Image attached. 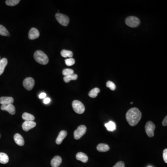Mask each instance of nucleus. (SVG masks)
I'll return each mask as SVG.
<instances>
[{
  "label": "nucleus",
  "instance_id": "nucleus-9",
  "mask_svg": "<svg viewBox=\"0 0 167 167\" xmlns=\"http://www.w3.org/2000/svg\"><path fill=\"white\" fill-rule=\"evenodd\" d=\"M40 36V33L37 29L33 28L30 29L28 33V38L30 40L37 39Z\"/></svg>",
  "mask_w": 167,
  "mask_h": 167
},
{
  "label": "nucleus",
  "instance_id": "nucleus-22",
  "mask_svg": "<svg viewBox=\"0 0 167 167\" xmlns=\"http://www.w3.org/2000/svg\"><path fill=\"white\" fill-rule=\"evenodd\" d=\"M100 92V90L99 88H94L89 92V96L92 98H95L97 96V94L99 93Z\"/></svg>",
  "mask_w": 167,
  "mask_h": 167
},
{
  "label": "nucleus",
  "instance_id": "nucleus-12",
  "mask_svg": "<svg viewBox=\"0 0 167 167\" xmlns=\"http://www.w3.org/2000/svg\"><path fill=\"white\" fill-rule=\"evenodd\" d=\"M14 101L13 98L10 97H0V104L2 105L12 104Z\"/></svg>",
  "mask_w": 167,
  "mask_h": 167
},
{
  "label": "nucleus",
  "instance_id": "nucleus-26",
  "mask_svg": "<svg viewBox=\"0 0 167 167\" xmlns=\"http://www.w3.org/2000/svg\"><path fill=\"white\" fill-rule=\"evenodd\" d=\"M20 2V0H7L6 1V4L9 6H14Z\"/></svg>",
  "mask_w": 167,
  "mask_h": 167
},
{
  "label": "nucleus",
  "instance_id": "nucleus-36",
  "mask_svg": "<svg viewBox=\"0 0 167 167\" xmlns=\"http://www.w3.org/2000/svg\"><path fill=\"white\" fill-rule=\"evenodd\" d=\"M1 57H0V61H1Z\"/></svg>",
  "mask_w": 167,
  "mask_h": 167
},
{
  "label": "nucleus",
  "instance_id": "nucleus-38",
  "mask_svg": "<svg viewBox=\"0 0 167 167\" xmlns=\"http://www.w3.org/2000/svg\"><path fill=\"white\" fill-rule=\"evenodd\" d=\"M0 137H1V135H0Z\"/></svg>",
  "mask_w": 167,
  "mask_h": 167
},
{
  "label": "nucleus",
  "instance_id": "nucleus-31",
  "mask_svg": "<svg viewBox=\"0 0 167 167\" xmlns=\"http://www.w3.org/2000/svg\"><path fill=\"white\" fill-rule=\"evenodd\" d=\"M163 158L165 163H167V149H165L163 151Z\"/></svg>",
  "mask_w": 167,
  "mask_h": 167
},
{
  "label": "nucleus",
  "instance_id": "nucleus-10",
  "mask_svg": "<svg viewBox=\"0 0 167 167\" xmlns=\"http://www.w3.org/2000/svg\"><path fill=\"white\" fill-rule=\"evenodd\" d=\"M36 124L34 121H25L22 125V129L25 131H28L36 127Z\"/></svg>",
  "mask_w": 167,
  "mask_h": 167
},
{
  "label": "nucleus",
  "instance_id": "nucleus-21",
  "mask_svg": "<svg viewBox=\"0 0 167 167\" xmlns=\"http://www.w3.org/2000/svg\"><path fill=\"white\" fill-rule=\"evenodd\" d=\"M9 161V158L7 154L4 153H0V163L6 164Z\"/></svg>",
  "mask_w": 167,
  "mask_h": 167
},
{
  "label": "nucleus",
  "instance_id": "nucleus-32",
  "mask_svg": "<svg viewBox=\"0 0 167 167\" xmlns=\"http://www.w3.org/2000/svg\"><path fill=\"white\" fill-rule=\"evenodd\" d=\"M46 96H47V94H45L44 92H42V93H41L39 95V97L40 99H43L45 98Z\"/></svg>",
  "mask_w": 167,
  "mask_h": 167
},
{
  "label": "nucleus",
  "instance_id": "nucleus-13",
  "mask_svg": "<svg viewBox=\"0 0 167 167\" xmlns=\"http://www.w3.org/2000/svg\"><path fill=\"white\" fill-rule=\"evenodd\" d=\"M62 163V158L58 156H54L51 160V166L52 167H59Z\"/></svg>",
  "mask_w": 167,
  "mask_h": 167
},
{
  "label": "nucleus",
  "instance_id": "nucleus-7",
  "mask_svg": "<svg viewBox=\"0 0 167 167\" xmlns=\"http://www.w3.org/2000/svg\"><path fill=\"white\" fill-rule=\"evenodd\" d=\"M86 127L84 125H80L78 127L77 129H76L74 132V137L76 140H78L80 139L83 135L86 133Z\"/></svg>",
  "mask_w": 167,
  "mask_h": 167
},
{
  "label": "nucleus",
  "instance_id": "nucleus-35",
  "mask_svg": "<svg viewBox=\"0 0 167 167\" xmlns=\"http://www.w3.org/2000/svg\"><path fill=\"white\" fill-rule=\"evenodd\" d=\"M131 104H133V102H131Z\"/></svg>",
  "mask_w": 167,
  "mask_h": 167
},
{
  "label": "nucleus",
  "instance_id": "nucleus-15",
  "mask_svg": "<svg viewBox=\"0 0 167 167\" xmlns=\"http://www.w3.org/2000/svg\"><path fill=\"white\" fill-rule=\"evenodd\" d=\"M67 132L65 131H61L59 133L56 140V143L58 145H60L62 143L64 139L67 136Z\"/></svg>",
  "mask_w": 167,
  "mask_h": 167
},
{
  "label": "nucleus",
  "instance_id": "nucleus-27",
  "mask_svg": "<svg viewBox=\"0 0 167 167\" xmlns=\"http://www.w3.org/2000/svg\"><path fill=\"white\" fill-rule=\"evenodd\" d=\"M62 74L64 76L70 75H72V74H74V71L72 69H65L62 71Z\"/></svg>",
  "mask_w": 167,
  "mask_h": 167
},
{
  "label": "nucleus",
  "instance_id": "nucleus-33",
  "mask_svg": "<svg viewBox=\"0 0 167 167\" xmlns=\"http://www.w3.org/2000/svg\"><path fill=\"white\" fill-rule=\"evenodd\" d=\"M50 101H51L50 99H49L48 97H46V98H45L44 101H43V102L45 104H48V103H50Z\"/></svg>",
  "mask_w": 167,
  "mask_h": 167
},
{
  "label": "nucleus",
  "instance_id": "nucleus-23",
  "mask_svg": "<svg viewBox=\"0 0 167 167\" xmlns=\"http://www.w3.org/2000/svg\"><path fill=\"white\" fill-rule=\"evenodd\" d=\"M77 79V75L76 74H73L70 75L64 76V81L65 83H69L71 80H76Z\"/></svg>",
  "mask_w": 167,
  "mask_h": 167
},
{
  "label": "nucleus",
  "instance_id": "nucleus-5",
  "mask_svg": "<svg viewBox=\"0 0 167 167\" xmlns=\"http://www.w3.org/2000/svg\"><path fill=\"white\" fill-rule=\"evenodd\" d=\"M55 18L59 23L63 26L66 27L69 23V18L68 16L60 13H57L55 14Z\"/></svg>",
  "mask_w": 167,
  "mask_h": 167
},
{
  "label": "nucleus",
  "instance_id": "nucleus-2",
  "mask_svg": "<svg viewBox=\"0 0 167 167\" xmlns=\"http://www.w3.org/2000/svg\"><path fill=\"white\" fill-rule=\"evenodd\" d=\"M34 59L40 64L45 65L48 63V56L41 50H37L34 53Z\"/></svg>",
  "mask_w": 167,
  "mask_h": 167
},
{
  "label": "nucleus",
  "instance_id": "nucleus-6",
  "mask_svg": "<svg viewBox=\"0 0 167 167\" xmlns=\"http://www.w3.org/2000/svg\"><path fill=\"white\" fill-rule=\"evenodd\" d=\"M155 124L151 121H148L147 122L145 126V131L148 136L149 137H152L154 136V131H155Z\"/></svg>",
  "mask_w": 167,
  "mask_h": 167
},
{
  "label": "nucleus",
  "instance_id": "nucleus-18",
  "mask_svg": "<svg viewBox=\"0 0 167 167\" xmlns=\"http://www.w3.org/2000/svg\"><path fill=\"white\" fill-rule=\"evenodd\" d=\"M8 64V60L5 58L1 59L0 61V75L4 73L5 68Z\"/></svg>",
  "mask_w": 167,
  "mask_h": 167
},
{
  "label": "nucleus",
  "instance_id": "nucleus-30",
  "mask_svg": "<svg viewBox=\"0 0 167 167\" xmlns=\"http://www.w3.org/2000/svg\"><path fill=\"white\" fill-rule=\"evenodd\" d=\"M113 167H125V164L122 161L117 162Z\"/></svg>",
  "mask_w": 167,
  "mask_h": 167
},
{
  "label": "nucleus",
  "instance_id": "nucleus-1",
  "mask_svg": "<svg viewBox=\"0 0 167 167\" xmlns=\"http://www.w3.org/2000/svg\"><path fill=\"white\" fill-rule=\"evenodd\" d=\"M142 118V113L137 108H132L126 114V120L131 126H136Z\"/></svg>",
  "mask_w": 167,
  "mask_h": 167
},
{
  "label": "nucleus",
  "instance_id": "nucleus-37",
  "mask_svg": "<svg viewBox=\"0 0 167 167\" xmlns=\"http://www.w3.org/2000/svg\"><path fill=\"white\" fill-rule=\"evenodd\" d=\"M151 167V166H149V167Z\"/></svg>",
  "mask_w": 167,
  "mask_h": 167
},
{
  "label": "nucleus",
  "instance_id": "nucleus-4",
  "mask_svg": "<svg viewBox=\"0 0 167 167\" xmlns=\"http://www.w3.org/2000/svg\"><path fill=\"white\" fill-rule=\"evenodd\" d=\"M126 24L131 28H136L139 25L140 21L139 19L135 16L128 17L125 20Z\"/></svg>",
  "mask_w": 167,
  "mask_h": 167
},
{
  "label": "nucleus",
  "instance_id": "nucleus-28",
  "mask_svg": "<svg viewBox=\"0 0 167 167\" xmlns=\"http://www.w3.org/2000/svg\"><path fill=\"white\" fill-rule=\"evenodd\" d=\"M106 85L107 87L109 88L112 91H114V90H116V86L115 85V84L111 81H107L106 83Z\"/></svg>",
  "mask_w": 167,
  "mask_h": 167
},
{
  "label": "nucleus",
  "instance_id": "nucleus-17",
  "mask_svg": "<svg viewBox=\"0 0 167 167\" xmlns=\"http://www.w3.org/2000/svg\"><path fill=\"white\" fill-rule=\"evenodd\" d=\"M97 151L102 152H107L110 150V147L107 144H99L97 145Z\"/></svg>",
  "mask_w": 167,
  "mask_h": 167
},
{
  "label": "nucleus",
  "instance_id": "nucleus-3",
  "mask_svg": "<svg viewBox=\"0 0 167 167\" xmlns=\"http://www.w3.org/2000/svg\"><path fill=\"white\" fill-rule=\"evenodd\" d=\"M73 110L77 114H83L85 111V107L82 102L79 100H74L72 103Z\"/></svg>",
  "mask_w": 167,
  "mask_h": 167
},
{
  "label": "nucleus",
  "instance_id": "nucleus-24",
  "mask_svg": "<svg viewBox=\"0 0 167 167\" xmlns=\"http://www.w3.org/2000/svg\"><path fill=\"white\" fill-rule=\"evenodd\" d=\"M0 35L4 36H9L10 33L4 26L0 25Z\"/></svg>",
  "mask_w": 167,
  "mask_h": 167
},
{
  "label": "nucleus",
  "instance_id": "nucleus-25",
  "mask_svg": "<svg viewBox=\"0 0 167 167\" xmlns=\"http://www.w3.org/2000/svg\"><path fill=\"white\" fill-rule=\"evenodd\" d=\"M60 54H61V55L64 58L69 57L71 58L73 56V53L72 52V51L65 50V49L61 51Z\"/></svg>",
  "mask_w": 167,
  "mask_h": 167
},
{
  "label": "nucleus",
  "instance_id": "nucleus-20",
  "mask_svg": "<svg viewBox=\"0 0 167 167\" xmlns=\"http://www.w3.org/2000/svg\"><path fill=\"white\" fill-rule=\"evenodd\" d=\"M22 119L25 121H33L35 119V117L33 115L29 113L25 112L22 116Z\"/></svg>",
  "mask_w": 167,
  "mask_h": 167
},
{
  "label": "nucleus",
  "instance_id": "nucleus-11",
  "mask_svg": "<svg viewBox=\"0 0 167 167\" xmlns=\"http://www.w3.org/2000/svg\"><path fill=\"white\" fill-rule=\"evenodd\" d=\"M1 108L2 111H7L11 115H14L16 113V108L12 104L2 105Z\"/></svg>",
  "mask_w": 167,
  "mask_h": 167
},
{
  "label": "nucleus",
  "instance_id": "nucleus-16",
  "mask_svg": "<svg viewBox=\"0 0 167 167\" xmlns=\"http://www.w3.org/2000/svg\"><path fill=\"white\" fill-rule=\"evenodd\" d=\"M76 158L77 160L80 161L84 163H86L88 160V157L85 153L80 152L77 154Z\"/></svg>",
  "mask_w": 167,
  "mask_h": 167
},
{
  "label": "nucleus",
  "instance_id": "nucleus-8",
  "mask_svg": "<svg viewBox=\"0 0 167 167\" xmlns=\"http://www.w3.org/2000/svg\"><path fill=\"white\" fill-rule=\"evenodd\" d=\"M35 81L32 77H28L24 80L23 85L26 90L30 91L32 90L34 85Z\"/></svg>",
  "mask_w": 167,
  "mask_h": 167
},
{
  "label": "nucleus",
  "instance_id": "nucleus-14",
  "mask_svg": "<svg viewBox=\"0 0 167 167\" xmlns=\"http://www.w3.org/2000/svg\"><path fill=\"white\" fill-rule=\"evenodd\" d=\"M14 141L17 145L20 146H23L24 144V140L21 135L16 133L14 135Z\"/></svg>",
  "mask_w": 167,
  "mask_h": 167
},
{
  "label": "nucleus",
  "instance_id": "nucleus-34",
  "mask_svg": "<svg viewBox=\"0 0 167 167\" xmlns=\"http://www.w3.org/2000/svg\"><path fill=\"white\" fill-rule=\"evenodd\" d=\"M163 126H166L167 125V116L165 117V118L163 120V123H162Z\"/></svg>",
  "mask_w": 167,
  "mask_h": 167
},
{
  "label": "nucleus",
  "instance_id": "nucleus-29",
  "mask_svg": "<svg viewBox=\"0 0 167 167\" xmlns=\"http://www.w3.org/2000/svg\"><path fill=\"white\" fill-rule=\"evenodd\" d=\"M75 63V60L73 58H69L65 60V63L66 65L68 66H72Z\"/></svg>",
  "mask_w": 167,
  "mask_h": 167
},
{
  "label": "nucleus",
  "instance_id": "nucleus-19",
  "mask_svg": "<svg viewBox=\"0 0 167 167\" xmlns=\"http://www.w3.org/2000/svg\"><path fill=\"white\" fill-rule=\"evenodd\" d=\"M105 127L109 131H113L116 129V124L113 121H109L108 123H106Z\"/></svg>",
  "mask_w": 167,
  "mask_h": 167
}]
</instances>
